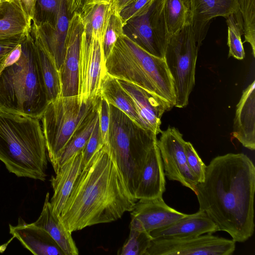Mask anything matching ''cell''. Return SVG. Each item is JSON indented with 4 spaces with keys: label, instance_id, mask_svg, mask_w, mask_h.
Instances as JSON below:
<instances>
[{
    "label": "cell",
    "instance_id": "cell-1",
    "mask_svg": "<svg viewBox=\"0 0 255 255\" xmlns=\"http://www.w3.org/2000/svg\"><path fill=\"white\" fill-rule=\"evenodd\" d=\"M255 192L254 163L246 154L229 153L212 159L195 193L199 210L208 215L219 231L243 243L254 232Z\"/></svg>",
    "mask_w": 255,
    "mask_h": 255
},
{
    "label": "cell",
    "instance_id": "cell-37",
    "mask_svg": "<svg viewBox=\"0 0 255 255\" xmlns=\"http://www.w3.org/2000/svg\"><path fill=\"white\" fill-rule=\"evenodd\" d=\"M154 0H137L122 9L120 15L124 25L128 20L145 13Z\"/></svg>",
    "mask_w": 255,
    "mask_h": 255
},
{
    "label": "cell",
    "instance_id": "cell-14",
    "mask_svg": "<svg viewBox=\"0 0 255 255\" xmlns=\"http://www.w3.org/2000/svg\"><path fill=\"white\" fill-rule=\"evenodd\" d=\"M124 89L132 99L141 127L157 135L162 131L161 119L163 114L171 110L168 105L139 86L118 79Z\"/></svg>",
    "mask_w": 255,
    "mask_h": 255
},
{
    "label": "cell",
    "instance_id": "cell-35",
    "mask_svg": "<svg viewBox=\"0 0 255 255\" xmlns=\"http://www.w3.org/2000/svg\"><path fill=\"white\" fill-rule=\"evenodd\" d=\"M184 149L187 165L190 171L198 183L203 182L205 180L207 166L190 142L185 141Z\"/></svg>",
    "mask_w": 255,
    "mask_h": 255
},
{
    "label": "cell",
    "instance_id": "cell-16",
    "mask_svg": "<svg viewBox=\"0 0 255 255\" xmlns=\"http://www.w3.org/2000/svg\"><path fill=\"white\" fill-rule=\"evenodd\" d=\"M233 137L245 147L255 149V81L243 92L236 107Z\"/></svg>",
    "mask_w": 255,
    "mask_h": 255
},
{
    "label": "cell",
    "instance_id": "cell-22",
    "mask_svg": "<svg viewBox=\"0 0 255 255\" xmlns=\"http://www.w3.org/2000/svg\"><path fill=\"white\" fill-rule=\"evenodd\" d=\"M82 150L61 165L50 179L53 194L50 201L53 210L60 215L73 186L82 171Z\"/></svg>",
    "mask_w": 255,
    "mask_h": 255
},
{
    "label": "cell",
    "instance_id": "cell-8",
    "mask_svg": "<svg viewBox=\"0 0 255 255\" xmlns=\"http://www.w3.org/2000/svg\"><path fill=\"white\" fill-rule=\"evenodd\" d=\"M199 48L191 24L169 37L164 59L172 78L176 108H184L188 104L195 84Z\"/></svg>",
    "mask_w": 255,
    "mask_h": 255
},
{
    "label": "cell",
    "instance_id": "cell-34",
    "mask_svg": "<svg viewBox=\"0 0 255 255\" xmlns=\"http://www.w3.org/2000/svg\"><path fill=\"white\" fill-rule=\"evenodd\" d=\"M59 2L60 0H36L32 22L37 24L48 22L53 25Z\"/></svg>",
    "mask_w": 255,
    "mask_h": 255
},
{
    "label": "cell",
    "instance_id": "cell-24",
    "mask_svg": "<svg viewBox=\"0 0 255 255\" xmlns=\"http://www.w3.org/2000/svg\"><path fill=\"white\" fill-rule=\"evenodd\" d=\"M34 223L46 230L63 251L65 255H77L78 248L71 234L63 224L60 216L53 209L49 193L46 195L42 211Z\"/></svg>",
    "mask_w": 255,
    "mask_h": 255
},
{
    "label": "cell",
    "instance_id": "cell-18",
    "mask_svg": "<svg viewBox=\"0 0 255 255\" xmlns=\"http://www.w3.org/2000/svg\"><path fill=\"white\" fill-rule=\"evenodd\" d=\"M163 163L157 143L151 149L134 194L137 200L162 197L165 191Z\"/></svg>",
    "mask_w": 255,
    "mask_h": 255
},
{
    "label": "cell",
    "instance_id": "cell-30",
    "mask_svg": "<svg viewBox=\"0 0 255 255\" xmlns=\"http://www.w3.org/2000/svg\"><path fill=\"white\" fill-rule=\"evenodd\" d=\"M238 10L234 17L255 57V0H237Z\"/></svg>",
    "mask_w": 255,
    "mask_h": 255
},
{
    "label": "cell",
    "instance_id": "cell-29",
    "mask_svg": "<svg viewBox=\"0 0 255 255\" xmlns=\"http://www.w3.org/2000/svg\"><path fill=\"white\" fill-rule=\"evenodd\" d=\"M164 13L169 36L190 24L189 0H164Z\"/></svg>",
    "mask_w": 255,
    "mask_h": 255
},
{
    "label": "cell",
    "instance_id": "cell-11",
    "mask_svg": "<svg viewBox=\"0 0 255 255\" xmlns=\"http://www.w3.org/2000/svg\"><path fill=\"white\" fill-rule=\"evenodd\" d=\"M160 133L157 145L165 175L169 180L178 181L195 193L198 183L187 165L184 149L186 141L182 134L177 128L170 126Z\"/></svg>",
    "mask_w": 255,
    "mask_h": 255
},
{
    "label": "cell",
    "instance_id": "cell-4",
    "mask_svg": "<svg viewBox=\"0 0 255 255\" xmlns=\"http://www.w3.org/2000/svg\"><path fill=\"white\" fill-rule=\"evenodd\" d=\"M20 44L19 58L0 73V111L41 119L49 102L30 31Z\"/></svg>",
    "mask_w": 255,
    "mask_h": 255
},
{
    "label": "cell",
    "instance_id": "cell-28",
    "mask_svg": "<svg viewBox=\"0 0 255 255\" xmlns=\"http://www.w3.org/2000/svg\"><path fill=\"white\" fill-rule=\"evenodd\" d=\"M98 119V107L90 115L64 148L58 160L57 172L61 165L83 149Z\"/></svg>",
    "mask_w": 255,
    "mask_h": 255
},
{
    "label": "cell",
    "instance_id": "cell-7",
    "mask_svg": "<svg viewBox=\"0 0 255 255\" xmlns=\"http://www.w3.org/2000/svg\"><path fill=\"white\" fill-rule=\"evenodd\" d=\"M101 96L80 102L78 96H60L50 102L42 117L48 157L55 173L60 155L72 136L98 108Z\"/></svg>",
    "mask_w": 255,
    "mask_h": 255
},
{
    "label": "cell",
    "instance_id": "cell-45",
    "mask_svg": "<svg viewBox=\"0 0 255 255\" xmlns=\"http://www.w3.org/2000/svg\"><path fill=\"white\" fill-rule=\"evenodd\" d=\"M115 0H113L112 2H114V1H115ZM112 2H111V3H112Z\"/></svg>",
    "mask_w": 255,
    "mask_h": 255
},
{
    "label": "cell",
    "instance_id": "cell-43",
    "mask_svg": "<svg viewBox=\"0 0 255 255\" xmlns=\"http://www.w3.org/2000/svg\"><path fill=\"white\" fill-rule=\"evenodd\" d=\"M113 0H95V2H106V3H111Z\"/></svg>",
    "mask_w": 255,
    "mask_h": 255
},
{
    "label": "cell",
    "instance_id": "cell-23",
    "mask_svg": "<svg viewBox=\"0 0 255 255\" xmlns=\"http://www.w3.org/2000/svg\"><path fill=\"white\" fill-rule=\"evenodd\" d=\"M31 34L34 39L38 67L49 102L61 96L59 70L46 48L35 23H31Z\"/></svg>",
    "mask_w": 255,
    "mask_h": 255
},
{
    "label": "cell",
    "instance_id": "cell-5",
    "mask_svg": "<svg viewBox=\"0 0 255 255\" xmlns=\"http://www.w3.org/2000/svg\"><path fill=\"white\" fill-rule=\"evenodd\" d=\"M106 72L134 84L165 102L175 103L173 83L164 58L154 56L123 34L105 61Z\"/></svg>",
    "mask_w": 255,
    "mask_h": 255
},
{
    "label": "cell",
    "instance_id": "cell-10",
    "mask_svg": "<svg viewBox=\"0 0 255 255\" xmlns=\"http://www.w3.org/2000/svg\"><path fill=\"white\" fill-rule=\"evenodd\" d=\"M106 73L102 42L83 30L79 56L78 96L80 102L100 96L102 81Z\"/></svg>",
    "mask_w": 255,
    "mask_h": 255
},
{
    "label": "cell",
    "instance_id": "cell-25",
    "mask_svg": "<svg viewBox=\"0 0 255 255\" xmlns=\"http://www.w3.org/2000/svg\"><path fill=\"white\" fill-rule=\"evenodd\" d=\"M30 22L17 0L0 5V40L19 39L31 30Z\"/></svg>",
    "mask_w": 255,
    "mask_h": 255
},
{
    "label": "cell",
    "instance_id": "cell-26",
    "mask_svg": "<svg viewBox=\"0 0 255 255\" xmlns=\"http://www.w3.org/2000/svg\"><path fill=\"white\" fill-rule=\"evenodd\" d=\"M100 96L105 99L110 105L122 111L137 125L142 127L130 96L122 87L118 79L107 73L102 81Z\"/></svg>",
    "mask_w": 255,
    "mask_h": 255
},
{
    "label": "cell",
    "instance_id": "cell-32",
    "mask_svg": "<svg viewBox=\"0 0 255 255\" xmlns=\"http://www.w3.org/2000/svg\"><path fill=\"white\" fill-rule=\"evenodd\" d=\"M152 238L145 231L130 229L128 238L120 253L122 255H145Z\"/></svg>",
    "mask_w": 255,
    "mask_h": 255
},
{
    "label": "cell",
    "instance_id": "cell-12",
    "mask_svg": "<svg viewBox=\"0 0 255 255\" xmlns=\"http://www.w3.org/2000/svg\"><path fill=\"white\" fill-rule=\"evenodd\" d=\"M84 25L81 15L73 13L69 19L65 42V55L59 70L61 96L78 95L80 43Z\"/></svg>",
    "mask_w": 255,
    "mask_h": 255
},
{
    "label": "cell",
    "instance_id": "cell-13",
    "mask_svg": "<svg viewBox=\"0 0 255 255\" xmlns=\"http://www.w3.org/2000/svg\"><path fill=\"white\" fill-rule=\"evenodd\" d=\"M170 206L162 197L150 199H140L130 211V229L152 231L168 226L187 216Z\"/></svg>",
    "mask_w": 255,
    "mask_h": 255
},
{
    "label": "cell",
    "instance_id": "cell-42",
    "mask_svg": "<svg viewBox=\"0 0 255 255\" xmlns=\"http://www.w3.org/2000/svg\"><path fill=\"white\" fill-rule=\"evenodd\" d=\"M137 0H116L112 2V5L117 11H120L128 4L136 1Z\"/></svg>",
    "mask_w": 255,
    "mask_h": 255
},
{
    "label": "cell",
    "instance_id": "cell-44",
    "mask_svg": "<svg viewBox=\"0 0 255 255\" xmlns=\"http://www.w3.org/2000/svg\"><path fill=\"white\" fill-rule=\"evenodd\" d=\"M0 1L2 2H4V1H8L9 0H0Z\"/></svg>",
    "mask_w": 255,
    "mask_h": 255
},
{
    "label": "cell",
    "instance_id": "cell-47",
    "mask_svg": "<svg viewBox=\"0 0 255 255\" xmlns=\"http://www.w3.org/2000/svg\"><path fill=\"white\" fill-rule=\"evenodd\" d=\"M1 2V1H0V5Z\"/></svg>",
    "mask_w": 255,
    "mask_h": 255
},
{
    "label": "cell",
    "instance_id": "cell-21",
    "mask_svg": "<svg viewBox=\"0 0 255 255\" xmlns=\"http://www.w3.org/2000/svg\"><path fill=\"white\" fill-rule=\"evenodd\" d=\"M219 231L216 225L203 211L188 214L171 225L149 232L152 239L182 238L213 234Z\"/></svg>",
    "mask_w": 255,
    "mask_h": 255
},
{
    "label": "cell",
    "instance_id": "cell-39",
    "mask_svg": "<svg viewBox=\"0 0 255 255\" xmlns=\"http://www.w3.org/2000/svg\"><path fill=\"white\" fill-rule=\"evenodd\" d=\"M95 3V0H67L68 14L78 13L82 15Z\"/></svg>",
    "mask_w": 255,
    "mask_h": 255
},
{
    "label": "cell",
    "instance_id": "cell-27",
    "mask_svg": "<svg viewBox=\"0 0 255 255\" xmlns=\"http://www.w3.org/2000/svg\"><path fill=\"white\" fill-rule=\"evenodd\" d=\"M111 3L96 2L81 15L84 31L102 43L112 10Z\"/></svg>",
    "mask_w": 255,
    "mask_h": 255
},
{
    "label": "cell",
    "instance_id": "cell-20",
    "mask_svg": "<svg viewBox=\"0 0 255 255\" xmlns=\"http://www.w3.org/2000/svg\"><path fill=\"white\" fill-rule=\"evenodd\" d=\"M67 8V0H60L53 25L48 22L39 24L33 22L58 70L65 55V42L69 21Z\"/></svg>",
    "mask_w": 255,
    "mask_h": 255
},
{
    "label": "cell",
    "instance_id": "cell-6",
    "mask_svg": "<svg viewBox=\"0 0 255 255\" xmlns=\"http://www.w3.org/2000/svg\"><path fill=\"white\" fill-rule=\"evenodd\" d=\"M110 122L106 146L133 195L147 156L157 143V134L110 105Z\"/></svg>",
    "mask_w": 255,
    "mask_h": 255
},
{
    "label": "cell",
    "instance_id": "cell-36",
    "mask_svg": "<svg viewBox=\"0 0 255 255\" xmlns=\"http://www.w3.org/2000/svg\"><path fill=\"white\" fill-rule=\"evenodd\" d=\"M104 144L101 135L98 119L90 137L82 150V169L87 165L95 153Z\"/></svg>",
    "mask_w": 255,
    "mask_h": 255
},
{
    "label": "cell",
    "instance_id": "cell-17",
    "mask_svg": "<svg viewBox=\"0 0 255 255\" xmlns=\"http://www.w3.org/2000/svg\"><path fill=\"white\" fill-rule=\"evenodd\" d=\"M9 226V233L33 254L65 255L49 234L34 223L28 224L19 218L17 225Z\"/></svg>",
    "mask_w": 255,
    "mask_h": 255
},
{
    "label": "cell",
    "instance_id": "cell-46",
    "mask_svg": "<svg viewBox=\"0 0 255 255\" xmlns=\"http://www.w3.org/2000/svg\"><path fill=\"white\" fill-rule=\"evenodd\" d=\"M10 0V1H12V0Z\"/></svg>",
    "mask_w": 255,
    "mask_h": 255
},
{
    "label": "cell",
    "instance_id": "cell-33",
    "mask_svg": "<svg viewBox=\"0 0 255 255\" xmlns=\"http://www.w3.org/2000/svg\"><path fill=\"white\" fill-rule=\"evenodd\" d=\"M226 19L228 26L227 45L229 48L228 57L242 60L245 57V52L241 39L242 30L233 14Z\"/></svg>",
    "mask_w": 255,
    "mask_h": 255
},
{
    "label": "cell",
    "instance_id": "cell-9",
    "mask_svg": "<svg viewBox=\"0 0 255 255\" xmlns=\"http://www.w3.org/2000/svg\"><path fill=\"white\" fill-rule=\"evenodd\" d=\"M236 242L206 234L182 238L152 239L145 255H231Z\"/></svg>",
    "mask_w": 255,
    "mask_h": 255
},
{
    "label": "cell",
    "instance_id": "cell-41",
    "mask_svg": "<svg viewBox=\"0 0 255 255\" xmlns=\"http://www.w3.org/2000/svg\"><path fill=\"white\" fill-rule=\"evenodd\" d=\"M21 5L30 22L34 17L36 0H17Z\"/></svg>",
    "mask_w": 255,
    "mask_h": 255
},
{
    "label": "cell",
    "instance_id": "cell-3",
    "mask_svg": "<svg viewBox=\"0 0 255 255\" xmlns=\"http://www.w3.org/2000/svg\"><path fill=\"white\" fill-rule=\"evenodd\" d=\"M39 120L0 111V160L17 177L44 181L47 152Z\"/></svg>",
    "mask_w": 255,
    "mask_h": 255
},
{
    "label": "cell",
    "instance_id": "cell-2",
    "mask_svg": "<svg viewBox=\"0 0 255 255\" xmlns=\"http://www.w3.org/2000/svg\"><path fill=\"white\" fill-rule=\"evenodd\" d=\"M137 200L104 145L79 174L60 217L72 233L117 221Z\"/></svg>",
    "mask_w": 255,
    "mask_h": 255
},
{
    "label": "cell",
    "instance_id": "cell-38",
    "mask_svg": "<svg viewBox=\"0 0 255 255\" xmlns=\"http://www.w3.org/2000/svg\"><path fill=\"white\" fill-rule=\"evenodd\" d=\"M98 113L101 135L104 145L107 146L110 122V107L108 102L101 97L98 107Z\"/></svg>",
    "mask_w": 255,
    "mask_h": 255
},
{
    "label": "cell",
    "instance_id": "cell-40",
    "mask_svg": "<svg viewBox=\"0 0 255 255\" xmlns=\"http://www.w3.org/2000/svg\"><path fill=\"white\" fill-rule=\"evenodd\" d=\"M22 38L0 40V73L3 68L4 62L7 56L21 42Z\"/></svg>",
    "mask_w": 255,
    "mask_h": 255
},
{
    "label": "cell",
    "instance_id": "cell-15",
    "mask_svg": "<svg viewBox=\"0 0 255 255\" xmlns=\"http://www.w3.org/2000/svg\"><path fill=\"white\" fill-rule=\"evenodd\" d=\"M190 6V24L198 46L202 44L211 20L216 17L227 18L236 14L237 0H189Z\"/></svg>",
    "mask_w": 255,
    "mask_h": 255
},
{
    "label": "cell",
    "instance_id": "cell-19",
    "mask_svg": "<svg viewBox=\"0 0 255 255\" xmlns=\"http://www.w3.org/2000/svg\"><path fill=\"white\" fill-rule=\"evenodd\" d=\"M123 30L125 34L145 51L154 56L164 58L165 50L158 38L159 25L151 17L149 9L143 15L127 21L124 25Z\"/></svg>",
    "mask_w": 255,
    "mask_h": 255
},
{
    "label": "cell",
    "instance_id": "cell-31",
    "mask_svg": "<svg viewBox=\"0 0 255 255\" xmlns=\"http://www.w3.org/2000/svg\"><path fill=\"white\" fill-rule=\"evenodd\" d=\"M123 27L124 24L119 12L112 6L102 42L105 61L110 54L118 38L124 34Z\"/></svg>",
    "mask_w": 255,
    "mask_h": 255
}]
</instances>
